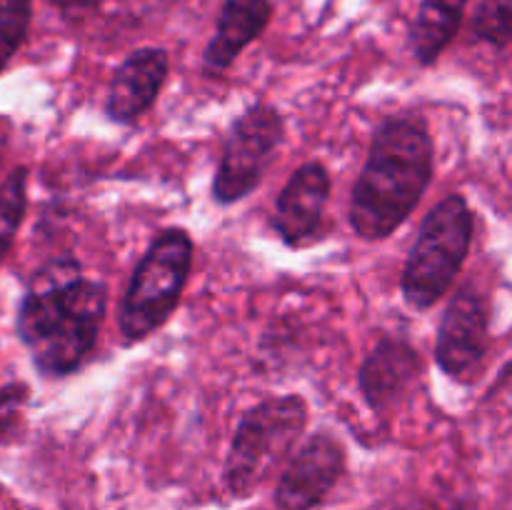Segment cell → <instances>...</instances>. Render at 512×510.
<instances>
[{"instance_id": "cell-1", "label": "cell", "mask_w": 512, "mask_h": 510, "mask_svg": "<svg viewBox=\"0 0 512 510\" xmlns=\"http://www.w3.org/2000/svg\"><path fill=\"white\" fill-rule=\"evenodd\" d=\"M110 290L83 275L75 255L50 258L30 275L15 315V333L45 380H63L85 368L98 345Z\"/></svg>"}, {"instance_id": "cell-2", "label": "cell", "mask_w": 512, "mask_h": 510, "mask_svg": "<svg viewBox=\"0 0 512 510\" xmlns=\"http://www.w3.org/2000/svg\"><path fill=\"white\" fill-rule=\"evenodd\" d=\"M435 173V145L420 113L388 115L370 138L350 190L348 223L360 240H385L403 228Z\"/></svg>"}, {"instance_id": "cell-3", "label": "cell", "mask_w": 512, "mask_h": 510, "mask_svg": "<svg viewBox=\"0 0 512 510\" xmlns=\"http://www.w3.org/2000/svg\"><path fill=\"white\" fill-rule=\"evenodd\" d=\"M473 233L475 213L465 195L450 193L433 205L400 275V293L410 308L423 313L448 295L473 248Z\"/></svg>"}, {"instance_id": "cell-4", "label": "cell", "mask_w": 512, "mask_h": 510, "mask_svg": "<svg viewBox=\"0 0 512 510\" xmlns=\"http://www.w3.org/2000/svg\"><path fill=\"white\" fill-rule=\"evenodd\" d=\"M193 270V238L185 228H163L128 280L120 300L118 330L125 345H135L158 333L173 313L188 285Z\"/></svg>"}, {"instance_id": "cell-5", "label": "cell", "mask_w": 512, "mask_h": 510, "mask_svg": "<svg viewBox=\"0 0 512 510\" xmlns=\"http://www.w3.org/2000/svg\"><path fill=\"white\" fill-rule=\"evenodd\" d=\"M308 425V403L300 395H275L248 408L235 428L223 465V483L233 498H248L273 468L290 458Z\"/></svg>"}, {"instance_id": "cell-6", "label": "cell", "mask_w": 512, "mask_h": 510, "mask_svg": "<svg viewBox=\"0 0 512 510\" xmlns=\"http://www.w3.org/2000/svg\"><path fill=\"white\" fill-rule=\"evenodd\" d=\"M285 140V120L270 103H253L233 120L215 168V205L228 208L260 188Z\"/></svg>"}, {"instance_id": "cell-7", "label": "cell", "mask_w": 512, "mask_h": 510, "mask_svg": "<svg viewBox=\"0 0 512 510\" xmlns=\"http://www.w3.org/2000/svg\"><path fill=\"white\" fill-rule=\"evenodd\" d=\"M490 350V305L473 283L460 285L445 305L435 335V365L460 385H473Z\"/></svg>"}, {"instance_id": "cell-8", "label": "cell", "mask_w": 512, "mask_h": 510, "mask_svg": "<svg viewBox=\"0 0 512 510\" xmlns=\"http://www.w3.org/2000/svg\"><path fill=\"white\" fill-rule=\"evenodd\" d=\"M348 470V453L330 430L310 435L295 453L275 485V510H318L330 498Z\"/></svg>"}, {"instance_id": "cell-9", "label": "cell", "mask_w": 512, "mask_h": 510, "mask_svg": "<svg viewBox=\"0 0 512 510\" xmlns=\"http://www.w3.org/2000/svg\"><path fill=\"white\" fill-rule=\"evenodd\" d=\"M330 190L333 180L320 160H308L290 173L275 198L273 218H270L275 235L288 248L298 250L323 238Z\"/></svg>"}, {"instance_id": "cell-10", "label": "cell", "mask_w": 512, "mask_h": 510, "mask_svg": "<svg viewBox=\"0 0 512 510\" xmlns=\"http://www.w3.org/2000/svg\"><path fill=\"white\" fill-rule=\"evenodd\" d=\"M423 375V355L408 338L380 335L358 370V390L373 413L385 415Z\"/></svg>"}, {"instance_id": "cell-11", "label": "cell", "mask_w": 512, "mask_h": 510, "mask_svg": "<svg viewBox=\"0 0 512 510\" xmlns=\"http://www.w3.org/2000/svg\"><path fill=\"white\" fill-rule=\"evenodd\" d=\"M170 75V55L163 48H138L115 68L105 95V115L115 125H135L158 100Z\"/></svg>"}, {"instance_id": "cell-12", "label": "cell", "mask_w": 512, "mask_h": 510, "mask_svg": "<svg viewBox=\"0 0 512 510\" xmlns=\"http://www.w3.org/2000/svg\"><path fill=\"white\" fill-rule=\"evenodd\" d=\"M273 18L270 0H225L215 23L213 38L203 50V65L210 73H223L260 38Z\"/></svg>"}, {"instance_id": "cell-13", "label": "cell", "mask_w": 512, "mask_h": 510, "mask_svg": "<svg viewBox=\"0 0 512 510\" xmlns=\"http://www.w3.org/2000/svg\"><path fill=\"white\" fill-rule=\"evenodd\" d=\"M470 0H420L418 15L410 25V50L418 65L438 63L463 25Z\"/></svg>"}, {"instance_id": "cell-14", "label": "cell", "mask_w": 512, "mask_h": 510, "mask_svg": "<svg viewBox=\"0 0 512 510\" xmlns=\"http://www.w3.org/2000/svg\"><path fill=\"white\" fill-rule=\"evenodd\" d=\"M25 213H28V168L18 165L0 183V265L13 250Z\"/></svg>"}, {"instance_id": "cell-15", "label": "cell", "mask_w": 512, "mask_h": 510, "mask_svg": "<svg viewBox=\"0 0 512 510\" xmlns=\"http://www.w3.org/2000/svg\"><path fill=\"white\" fill-rule=\"evenodd\" d=\"M33 0H0V75L28 40Z\"/></svg>"}, {"instance_id": "cell-16", "label": "cell", "mask_w": 512, "mask_h": 510, "mask_svg": "<svg viewBox=\"0 0 512 510\" xmlns=\"http://www.w3.org/2000/svg\"><path fill=\"white\" fill-rule=\"evenodd\" d=\"M470 33L495 50L508 48L512 40V0H483L473 13Z\"/></svg>"}, {"instance_id": "cell-17", "label": "cell", "mask_w": 512, "mask_h": 510, "mask_svg": "<svg viewBox=\"0 0 512 510\" xmlns=\"http://www.w3.org/2000/svg\"><path fill=\"white\" fill-rule=\"evenodd\" d=\"M28 400L30 388L23 380H10L0 385V445L18 430Z\"/></svg>"}, {"instance_id": "cell-18", "label": "cell", "mask_w": 512, "mask_h": 510, "mask_svg": "<svg viewBox=\"0 0 512 510\" xmlns=\"http://www.w3.org/2000/svg\"><path fill=\"white\" fill-rule=\"evenodd\" d=\"M65 18H83V13L98 10L105 0H50Z\"/></svg>"}, {"instance_id": "cell-19", "label": "cell", "mask_w": 512, "mask_h": 510, "mask_svg": "<svg viewBox=\"0 0 512 510\" xmlns=\"http://www.w3.org/2000/svg\"><path fill=\"white\" fill-rule=\"evenodd\" d=\"M398 510H435V508H430L428 503H408V505H400Z\"/></svg>"}, {"instance_id": "cell-20", "label": "cell", "mask_w": 512, "mask_h": 510, "mask_svg": "<svg viewBox=\"0 0 512 510\" xmlns=\"http://www.w3.org/2000/svg\"><path fill=\"white\" fill-rule=\"evenodd\" d=\"M450 510H470V508H468V503H463V500H458V503H455Z\"/></svg>"}]
</instances>
